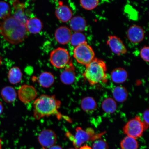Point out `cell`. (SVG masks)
I'll return each instance as SVG.
<instances>
[{
  "mask_svg": "<svg viewBox=\"0 0 149 149\" xmlns=\"http://www.w3.org/2000/svg\"><path fill=\"white\" fill-rule=\"evenodd\" d=\"M102 110L105 113H111L114 112L117 109V104L115 100L111 98L106 99L102 105Z\"/></svg>",
  "mask_w": 149,
  "mask_h": 149,
  "instance_id": "d4e9b609",
  "label": "cell"
},
{
  "mask_svg": "<svg viewBox=\"0 0 149 149\" xmlns=\"http://www.w3.org/2000/svg\"><path fill=\"white\" fill-rule=\"evenodd\" d=\"M23 77L21 70L17 67H12L9 70L8 78L9 82L13 85L19 83Z\"/></svg>",
  "mask_w": 149,
  "mask_h": 149,
  "instance_id": "44dd1931",
  "label": "cell"
},
{
  "mask_svg": "<svg viewBox=\"0 0 149 149\" xmlns=\"http://www.w3.org/2000/svg\"><path fill=\"white\" fill-rule=\"evenodd\" d=\"M107 44L111 48V51L116 54L120 55L127 53L125 45L120 39L115 36H110L108 37Z\"/></svg>",
  "mask_w": 149,
  "mask_h": 149,
  "instance_id": "30bf717a",
  "label": "cell"
},
{
  "mask_svg": "<svg viewBox=\"0 0 149 149\" xmlns=\"http://www.w3.org/2000/svg\"><path fill=\"white\" fill-rule=\"evenodd\" d=\"M86 42V37L81 32H75L72 34L70 42L72 45L75 47Z\"/></svg>",
  "mask_w": 149,
  "mask_h": 149,
  "instance_id": "484cf974",
  "label": "cell"
},
{
  "mask_svg": "<svg viewBox=\"0 0 149 149\" xmlns=\"http://www.w3.org/2000/svg\"><path fill=\"white\" fill-rule=\"evenodd\" d=\"M2 63V58L1 57V56H0V66H1Z\"/></svg>",
  "mask_w": 149,
  "mask_h": 149,
  "instance_id": "e575fe53",
  "label": "cell"
},
{
  "mask_svg": "<svg viewBox=\"0 0 149 149\" xmlns=\"http://www.w3.org/2000/svg\"><path fill=\"white\" fill-rule=\"evenodd\" d=\"M68 149H76L75 148H70Z\"/></svg>",
  "mask_w": 149,
  "mask_h": 149,
  "instance_id": "8d00e7d4",
  "label": "cell"
},
{
  "mask_svg": "<svg viewBox=\"0 0 149 149\" xmlns=\"http://www.w3.org/2000/svg\"><path fill=\"white\" fill-rule=\"evenodd\" d=\"M50 60L51 64L55 68H64L70 62V54L65 48H57L50 53Z\"/></svg>",
  "mask_w": 149,
  "mask_h": 149,
  "instance_id": "5b68a950",
  "label": "cell"
},
{
  "mask_svg": "<svg viewBox=\"0 0 149 149\" xmlns=\"http://www.w3.org/2000/svg\"><path fill=\"white\" fill-rule=\"evenodd\" d=\"M12 3L14 8V14L12 16L25 25L28 19L25 13V5L17 1H13Z\"/></svg>",
  "mask_w": 149,
  "mask_h": 149,
  "instance_id": "4fadbf2b",
  "label": "cell"
},
{
  "mask_svg": "<svg viewBox=\"0 0 149 149\" xmlns=\"http://www.w3.org/2000/svg\"><path fill=\"white\" fill-rule=\"evenodd\" d=\"M145 130L144 123L139 116H136L128 121L123 128L125 134L135 139L141 137Z\"/></svg>",
  "mask_w": 149,
  "mask_h": 149,
  "instance_id": "8992f818",
  "label": "cell"
},
{
  "mask_svg": "<svg viewBox=\"0 0 149 149\" xmlns=\"http://www.w3.org/2000/svg\"><path fill=\"white\" fill-rule=\"evenodd\" d=\"M1 98L8 103H11L15 101L17 93L13 87L7 86L1 89Z\"/></svg>",
  "mask_w": 149,
  "mask_h": 149,
  "instance_id": "e0dca14e",
  "label": "cell"
},
{
  "mask_svg": "<svg viewBox=\"0 0 149 149\" xmlns=\"http://www.w3.org/2000/svg\"><path fill=\"white\" fill-rule=\"evenodd\" d=\"M122 149H138L139 144L136 139L127 136L123 139L120 144Z\"/></svg>",
  "mask_w": 149,
  "mask_h": 149,
  "instance_id": "cb8c5ba5",
  "label": "cell"
},
{
  "mask_svg": "<svg viewBox=\"0 0 149 149\" xmlns=\"http://www.w3.org/2000/svg\"><path fill=\"white\" fill-rule=\"evenodd\" d=\"M92 48L86 42L78 46L74 51V57L77 62L86 66L95 58Z\"/></svg>",
  "mask_w": 149,
  "mask_h": 149,
  "instance_id": "277c9868",
  "label": "cell"
},
{
  "mask_svg": "<svg viewBox=\"0 0 149 149\" xmlns=\"http://www.w3.org/2000/svg\"><path fill=\"white\" fill-rule=\"evenodd\" d=\"M98 1L94 0H81L80 1V4L83 8L86 10H91L97 7Z\"/></svg>",
  "mask_w": 149,
  "mask_h": 149,
  "instance_id": "83f0119b",
  "label": "cell"
},
{
  "mask_svg": "<svg viewBox=\"0 0 149 149\" xmlns=\"http://www.w3.org/2000/svg\"><path fill=\"white\" fill-rule=\"evenodd\" d=\"M55 15L60 21L63 23H66L71 19L72 13L67 6L61 4L56 9Z\"/></svg>",
  "mask_w": 149,
  "mask_h": 149,
  "instance_id": "9a60e30c",
  "label": "cell"
},
{
  "mask_svg": "<svg viewBox=\"0 0 149 149\" xmlns=\"http://www.w3.org/2000/svg\"><path fill=\"white\" fill-rule=\"evenodd\" d=\"M27 33L25 24L12 16L4 19H0V33L9 43H20L26 38Z\"/></svg>",
  "mask_w": 149,
  "mask_h": 149,
  "instance_id": "6da1fadb",
  "label": "cell"
},
{
  "mask_svg": "<svg viewBox=\"0 0 149 149\" xmlns=\"http://www.w3.org/2000/svg\"><path fill=\"white\" fill-rule=\"evenodd\" d=\"M113 97L117 101L122 102L125 101L127 98L128 93L124 87L118 86L113 89Z\"/></svg>",
  "mask_w": 149,
  "mask_h": 149,
  "instance_id": "603a6c76",
  "label": "cell"
},
{
  "mask_svg": "<svg viewBox=\"0 0 149 149\" xmlns=\"http://www.w3.org/2000/svg\"><path fill=\"white\" fill-rule=\"evenodd\" d=\"M127 36L130 42L135 44L139 43L144 40V31L140 26L134 25L128 29Z\"/></svg>",
  "mask_w": 149,
  "mask_h": 149,
  "instance_id": "8fae6325",
  "label": "cell"
},
{
  "mask_svg": "<svg viewBox=\"0 0 149 149\" xmlns=\"http://www.w3.org/2000/svg\"><path fill=\"white\" fill-rule=\"evenodd\" d=\"M86 66L83 76L91 85H96L107 81V66L104 61L95 58Z\"/></svg>",
  "mask_w": 149,
  "mask_h": 149,
  "instance_id": "3957f363",
  "label": "cell"
},
{
  "mask_svg": "<svg viewBox=\"0 0 149 149\" xmlns=\"http://www.w3.org/2000/svg\"><path fill=\"white\" fill-rule=\"evenodd\" d=\"M25 26L27 32L33 34L40 33L42 29V22L39 19L35 17L28 19Z\"/></svg>",
  "mask_w": 149,
  "mask_h": 149,
  "instance_id": "2e32d148",
  "label": "cell"
},
{
  "mask_svg": "<svg viewBox=\"0 0 149 149\" xmlns=\"http://www.w3.org/2000/svg\"><path fill=\"white\" fill-rule=\"evenodd\" d=\"M18 94L20 101L27 104L36 99L37 93L36 89L32 86L24 85L19 89Z\"/></svg>",
  "mask_w": 149,
  "mask_h": 149,
  "instance_id": "ba28073f",
  "label": "cell"
},
{
  "mask_svg": "<svg viewBox=\"0 0 149 149\" xmlns=\"http://www.w3.org/2000/svg\"><path fill=\"white\" fill-rule=\"evenodd\" d=\"M1 138H0V149H1Z\"/></svg>",
  "mask_w": 149,
  "mask_h": 149,
  "instance_id": "d590c367",
  "label": "cell"
},
{
  "mask_svg": "<svg viewBox=\"0 0 149 149\" xmlns=\"http://www.w3.org/2000/svg\"><path fill=\"white\" fill-rule=\"evenodd\" d=\"M72 35L70 30L66 26H61L58 28L55 33L56 40L62 45L66 44L69 42Z\"/></svg>",
  "mask_w": 149,
  "mask_h": 149,
  "instance_id": "5bb4252c",
  "label": "cell"
},
{
  "mask_svg": "<svg viewBox=\"0 0 149 149\" xmlns=\"http://www.w3.org/2000/svg\"><path fill=\"white\" fill-rule=\"evenodd\" d=\"M92 149H109L107 143L103 140H97L94 143L92 146Z\"/></svg>",
  "mask_w": 149,
  "mask_h": 149,
  "instance_id": "f1b7e54d",
  "label": "cell"
},
{
  "mask_svg": "<svg viewBox=\"0 0 149 149\" xmlns=\"http://www.w3.org/2000/svg\"><path fill=\"white\" fill-rule=\"evenodd\" d=\"M97 105L94 99L90 97L84 98L81 102V107L86 112L93 111L96 109Z\"/></svg>",
  "mask_w": 149,
  "mask_h": 149,
  "instance_id": "7402d4cb",
  "label": "cell"
},
{
  "mask_svg": "<svg viewBox=\"0 0 149 149\" xmlns=\"http://www.w3.org/2000/svg\"><path fill=\"white\" fill-rule=\"evenodd\" d=\"M79 149H92V148H91L89 146H88L87 145H84L82 146H81L80 147Z\"/></svg>",
  "mask_w": 149,
  "mask_h": 149,
  "instance_id": "836d02e7",
  "label": "cell"
},
{
  "mask_svg": "<svg viewBox=\"0 0 149 149\" xmlns=\"http://www.w3.org/2000/svg\"><path fill=\"white\" fill-rule=\"evenodd\" d=\"M38 81L41 86L45 88H49L54 83V76L51 72H42L39 76Z\"/></svg>",
  "mask_w": 149,
  "mask_h": 149,
  "instance_id": "d6986e66",
  "label": "cell"
},
{
  "mask_svg": "<svg viewBox=\"0 0 149 149\" xmlns=\"http://www.w3.org/2000/svg\"><path fill=\"white\" fill-rule=\"evenodd\" d=\"M149 48L148 46H145L141 49L140 56L143 60L146 62H148Z\"/></svg>",
  "mask_w": 149,
  "mask_h": 149,
  "instance_id": "f546056e",
  "label": "cell"
},
{
  "mask_svg": "<svg viewBox=\"0 0 149 149\" xmlns=\"http://www.w3.org/2000/svg\"><path fill=\"white\" fill-rule=\"evenodd\" d=\"M71 61H70L60 75L61 82L66 85L72 84L75 81V68Z\"/></svg>",
  "mask_w": 149,
  "mask_h": 149,
  "instance_id": "7c38bea8",
  "label": "cell"
},
{
  "mask_svg": "<svg viewBox=\"0 0 149 149\" xmlns=\"http://www.w3.org/2000/svg\"><path fill=\"white\" fill-rule=\"evenodd\" d=\"M57 139L55 132L50 129L42 130L38 137L39 143L44 148H49L53 146L56 141Z\"/></svg>",
  "mask_w": 149,
  "mask_h": 149,
  "instance_id": "9c48e42d",
  "label": "cell"
},
{
  "mask_svg": "<svg viewBox=\"0 0 149 149\" xmlns=\"http://www.w3.org/2000/svg\"><path fill=\"white\" fill-rule=\"evenodd\" d=\"M149 110L147 109L144 112L143 114V118H144V124L145 126V129L146 130L148 128L149 125Z\"/></svg>",
  "mask_w": 149,
  "mask_h": 149,
  "instance_id": "4dcf8cb0",
  "label": "cell"
},
{
  "mask_svg": "<svg viewBox=\"0 0 149 149\" xmlns=\"http://www.w3.org/2000/svg\"><path fill=\"white\" fill-rule=\"evenodd\" d=\"M70 26L75 32H81L85 30L87 23L84 18L81 16H75L70 19Z\"/></svg>",
  "mask_w": 149,
  "mask_h": 149,
  "instance_id": "ac0fdd59",
  "label": "cell"
},
{
  "mask_svg": "<svg viewBox=\"0 0 149 149\" xmlns=\"http://www.w3.org/2000/svg\"><path fill=\"white\" fill-rule=\"evenodd\" d=\"M10 5L6 2L0 1V19H4L10 16Z\"/></svg>",
  "mask_w": 149,
  "mask_h": 149,
  "instance_id": "4316f807",
  "label": "cell"
},
{
  "mask_svg": "<svg viewBox=\"0 0 149 149\" xmlns=\"http://www.w3.org/2000/svg\"><path fill=\"white\" fill-rule=\"evenodd\" d=\"M128 77L126 71L122 68L115 69L111 74V78L113 82L117 84L123 83L125 81Z\"/></svg>",
  "mask_w": 149,
  "mask_h": 149,
  "instance_id": "ffe728a7",
  "label": "cell"
},
{
  "mask_svg": "<svg viewBox=\"0 0 149 149\" xmlns=\"http://www.w3.org/2000/svg\"><path fill=\"white\" fill-rule=\"evenodd\" d=\"M48 149H63V148L59 145H54L53 146L50 147Z\"/></svg>",
  "mask_w": 149,
  "mask_h": 149,
  "instance_id": "1f68e13d",
  "label": "cell"
},
{
  "mask_svg": "<svg viewBox=\"0 0 149 149\" xmlns=\"http://www.w3.org/2000/svg\"><path fill=\"white\" fill-rule=\"evenodd\" d=\"M61 102L55 96L42 95L33 103V115L36 120L55 115L59 120L62 117L59 111Z\"/></svg>",
  "mask_w": 149,
  "mask_h": 149,
  "instance_id": "7a4b0ae2",
  "label": "cell"
},
{
  "mask_svg": "<svg viewBox=\"0 0 149 149\" xmlns=\"http://www.w3.org/2000/svg\"><path fill=\"white\" fill-rule=\"evenodd\" d=\"M43 149H45V148H42Z\"/></svg>",
  "mask_w": 149,
  "mask_h": 149,
  "instance_id": "74e56055",
  "label": "cell"
},
{
  "mask_svg": "<svg viewBox=\"0 0 149 149\" xmlns=\"http://www.w3.org/2000/svg\"><path fill=\"white\" fill-rule=\"evenodd\" d=\"M76 131L74 136H72L70 133H67L66 135L72 140L76 149L79 148L83 143L90 140L94 133V130L91 128H88L85 130L81 127H77L76 128Z\"/></svg>",
  "mask_w": 149,
  "mask_h": 149,
  "instance_id": "52a82bcc",
  "label": "cell"
},
{
  "mask_svg": "<svg viewBox=\"0 0 149 149\" xmlns=\"http://www.w3.org/2000/svg\"><path fill=\"white\" fill-rule=\"evenodd\" d=\"M3 104L1 102H0V115L3 113Z\"/></svg>",
  "mask_w": 149,
  "mask_h": 149,
  "instance_id": "d6a6232c",
  "label": "cell"
}]
</instances>
